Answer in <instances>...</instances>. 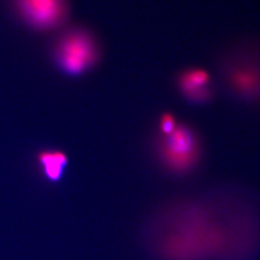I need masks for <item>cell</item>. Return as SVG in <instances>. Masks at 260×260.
Instances as JSON below:
<instances>
[{
	"label": "cell",
	"mask_w": 260,
	"mask_h": 260,
	"mask_svg": "<svg viewBox=\"0 0 260 260\" xmlns=\"http://www.w3.org/2000/svg\"><path fill=\"white\" fill-rule=\"evenodd\" d=\"M151 225V248L163 260H228L230 252L231 260H245L235 245V228L242 224L235 225V210L224 206L179 205L157 215Z\"/></svg>",
	"instance_id": "cell-1"
},
{
	"label": "cell",
	"mask_w": 260,
	"mask_h": 260,
	"mask_svg": "<svg viewBox=\"0 0 260 260\" xmlns=\"http://www.w3.org/2000/svg\"><path fill=\"white\" fill-rule=\"evenodd\" d=\"M216 69L225 93L260 107V39L242 38L226 45L217 55Z\"/></svg>",
	"instance_id": "cell-2"
},
{
	"label": "cell",
	"mask_w": 260,
	"mask_h": 260,
	"mask_svg": "<svg viewBox=\"0 0 260 260\" xmlns=\"http://www.w3.org/2000/svg\"><path fill=\"white\" fill-rule=\"evenodd\" d=\"M52 52L59 70L72 76L89 72L101 58L98 39L87 28L80 26L63 32L57 39Z\"/></svg>",
	"instance_id": "cell-3"
},
{
	"label": "cell",
	"mask_w": 260,
	"mask_h": 260,
	"mask_svg": "<svg viewBox=\"0 0 260 260\" xmlns=\"http://www.w3.org/2000/svg\"><path fill=\"white\" fill-rule=\"evenodd\" d=\"M157 149L162 163L178 174L186 173L194 167L201 152L198 134L186 124H177L171 133L162 135Z\"/></svg>",
	"instance_id": "cell-4"
},
{
	"label": "cell",
	"mask_w": 260,
	"mask_h": 260,
	"mask_svg": "<svg viewBox=\"0 0 260 260\" xmlns=\"http://www.w3.org/2000/svg\"><path fill=\"white\" fill-rule=\"evenodd\" d=\"M13 6L20 19L38 31L59 27L69 12L67 0H13Z\"/></svg>",
	"instance_id": "cell-5"
},
{
	"label": "cell",
	"mask_w": 260,
	"mask_h": 260,
	"mask_svg": "<svg viewBox=\"0 0 260 260\" xmlns=\"http://www.w3.org/2000/svg\"><path fill=\"white\" fill-rule=\"evenodd\" d=\"M177 87L189 103L204 104L213 96L211 76L202 69H188L177 77Z\"/></svg>",
	"instance_id": "cell-6"
},
{
	"label": "cell",
	"mask_w": 260,
	"mask_h": 260,
	"mask_svg": "<svg viewBox=\"0 0 260 260\" xmlns=\"http://www.w3.org/2000/svg\"><path fill=\"white\" fill-rule=\"evenodd\" d=\"M37 158L43 175L48 181L56 182L61 179L68 165V156L63 151L57 149L43 150Z\"/></svg>",
	"instance_id": "cell-7"
},
{
	"label": "cell",
	"mask_w": 260,
	"mask_h": 260,
	"mask_svg": "<svg viewBox=\"0 0 260 260\" xmlns=\"http://www.w3.org/2000/svg\"><path fill=\"white\" fill-rule=\"evenodd\" d=\"M177 124L173 116L165 114L160 120V129H161L162 135H167L169 133H171L173 130L175 129Z\"/></svg>",
	"instance_id": "cell-8"
}]
</instances>
